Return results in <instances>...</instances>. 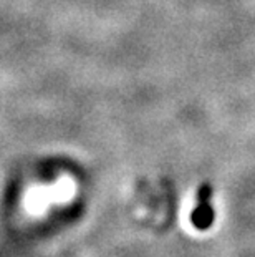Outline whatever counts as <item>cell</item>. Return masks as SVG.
Returning <instances> with one entry per match:
<instances>
[{
	"mask_svg": "<svg viewBox=\"0 0 255 257\" xmlns=\"http://www.w3.org/2000/svg\"><path fill=\"white\" fill-rule=\"evenodd\" d=\"M212 194L209 184H202L197 191V207L192 212V224L199 229H207L214 219V212L212 207L209 204V198Z\"/></svg>",
	"mask_w": 255,
	"mask_h": 257,
	"instance_id": "1",
	"label": "cell"
}]
</instances>
